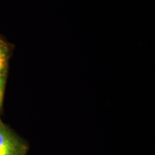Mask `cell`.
<instances>
[{
	"label": "cell",
	"mask_w": 155,
	"mask_h": 155,
	"mask_svg": "<svg viewBox=\"0 0 155 155\" xmlns=\"http://www.w3.org/2000/svg\"><path fill=\"white\" fill-rule=\"evenodd\" d=\"M28 146L0 121V155H26Z\"/></svg>",
	"instance_id": "6da1fadb"
},
{
	"label": "cell",
	"mask_w": 155,
	"mask_h": 155,
	"mask_svg": "<svg viewBox=\"0 0 155 155\" xmlns=\"http://www.w3.org/2000/svg\"><path fill=\"white\" fill-rule=\"evenodd\" d=\"M8 50L7 45L0 39V84L5 83V74L7 68Z\"/></svg>",
	"instance_id": "7a4b0ae2"
},
{
	"label": "cell",
	"mask_w": 155,
	"mask_h": 155,
	"mask_svg": "<svg viewBox=\"0 0 155 155\" xmlns=\"http://www.w3.org/2000/svg\"><path fill=\"white\" fill-rule=\"evenodd\" d=\"M3 90H4V84H0V108H1L2 102Z\"/></svg>",
	"instance_id": "3957f363"
},
{
	"label": "cell",
	"mask_w": 155,
	"mask_h": 155,
	"mask_svg": "<svg viewBox=\"0 0 155 155\" xmlns=\"http://www.w3.org/2000/svg\"></svg>",
	"instance_id": "277c9868"
}]
</instances>
